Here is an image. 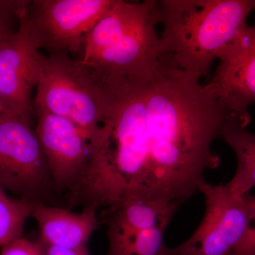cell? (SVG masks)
<instances>
[{
  "mask_svg": "<svg viewBox=\"0 0 255 255\" xmlns=\"http://www.w3.org/2000/svg\"><path fill=\"white\" fill-rule=\"evenodd\" d=\"M181 205L173 203L128 199L106 208L103 219L107 236L138 232L167 226Z\"/></svg>",
  "mask_w": 255,
  "mask_h": 255,
  "instance_id": "7c38bea8",
  "label": "cell"
},
{
  "mask_svg": "<svg viewBox=\"0 0 255 255\" xmlns=\"http://www.w3.org/2000/svg\"><path fill=\"white\" fill-rule=\"evenodd\" d=\"M158 1L115 0L87 33L79 60L95 79L139 78L153 73L162 62Z\"/></svg>",
  "mask_w": 255,
  "mask_h": 255,
  "instance_id": "3957f363",
  "label": "cell"
},
{
  "mask_svg": "<svg viewBox=\"0 0 255 255\" xmlns=\"http://www.w3.org/2000/svg\"><path fill=\"white\" fill-rule=\"evenodd\" d=\"M159 46L177 68L200 79L219 52L248 26L255 0H162Z\"/></svg>",
  "mask_w": 255,
  "mask_h": 255,
  "instance_id": "7a4b0ae2",
  "label": "cell"
},
{
  "mask_svg": "<svg viewBox=\"0 0 255 255\" xmlns=\"http://www.w3.org/2000/svg\"><path fill=\"white\" fill-rule=\"evenodd\" d=\"M93 206L82 212L41 202H31L30 216L36 220L40 231L38 241L50 246L70 249L88 250L87 244L99 227L100 221Z\"/></svg>",
  "mask_w": 255,
  "mask_h": 255,
  "instance_id": "8fae6325",
  "label": "cell"
},
{
  "mask_svg": "<svg viewBox=\"0 0 255 255\" xmlns=\"http://www.w3.org/2000/svg\"><path fill=\"white\" fill-rule=\"evenodd\" d=\"M115 0L29 1L23 18L40 48L51 54L76 53L89 31Z\"/></svg>",
  "mask_w": 255,
  "mask_h": 255,
  "instance_id": "52a82bcc",
  "label": "cell"
},
{
  "mask_svg": "<svg viewBox=\"0 0 255 255\" xmlns=\"http://www.w3.org/2000/svg\"><path fill=\"white\" fill-rule=\"evenodd\" d=\"M220 63L212 80L202 86L224 112L248 124L255 102V29L246 26L218 55Z\"/></svg>",
  "mask_w": 255,
  "mask_h": 255,
  "instance_id": "9c48e42d",
  "label": "cell"
},
{
  "mask_svg": "<svg viewBox=\"0 0 255 255\" xmlns=\"http://www.w3.org/2000/svg\"><path fill=\"white\" fill-rule=\"evenodd\" d=\"M205 214L187 241L164 255H255V197L236 196L225 185L204 182Z\"/></svg>",
  "mask_w": 255,
  "mask_h": 255,
  "instance_id": "5b68a950",
  "label": "cell"
},
{
  "mask_svg": "<svg viewBox=\"0 0 255 255\" xmlns=\"http://www.w3.org/2000/svg\"><path fill=\"white\" fill-rule=\"evenodd\" d=\"M36 88L35 110L68 119L90 143L97 141L103 122V93L79 60L64 53L43 55Z\"/></svg>",
  "mask_w": 255,
  "mask_h": 255,
  "instance_id": "277c9868",
  "label": "cell"
},
{
  "mask_svg": "<svg viewBox=\"0 0 255 255\" xmlns=\"http://www.w3.org/2000/svg\"><path fill=\"white\" fill-rule=\"evenodd\" d=\"M39 242L43 255H90L88 250L70 249V248H60V247L50 246Z\"/></svg>",
  "mask_w": 255,
  "mask_h": 255,
  "instance_id": "ac0fdd59",
  "label": "cell"
},
{
  "mask_svg": "<svg viewBox=\"0 0 255 255\" xmlns=\"http://www.w3.org/2000/svg\"><path fill=\"white\" fill-rule=\"evenodd\" d=\"M167 228L160 226L138 232L107 236V255H164L167 249L164 242Z\"/></svg>",
  "mask_w": 255,
  "mask_h": 255,
  "instance_id": "5bb4252c",
  "label": "cell"
},
{
  "mask_svg": "<svg viewBox=\"0 0 255 255\" xmlns=\"http://www.w3.org/2000/svg\"><path fill=\"white\" fill-rule=\"evenodd\" d=\"M6 196V194H5L4 190L3 188L0 186V197H4Z\"/></svg>",
  "mask_w": 255,
  "mask_h": 255,
  "instance_id": "d6986e66",
  "label": "cell"
},
{
  "mask_svg": "<svg viewBox=\"0 0 255 255\" xmlns=\"http://www.w3.org/2000/svg\"><path fill=\"white\" fill-rule=\"evenodd\" d=\"M23 14L16 31L0 42V104L1 113L30 116L43 55Z\"/></svg>",
  "mask_w": 255,
  "mask_h": 255,
  "instance_id": "30bf717a",
  "label": "cell"
},
{
  "mask_svg": "<svg viewBox=\"0 0 255 255\" xmlns=\"http://www.w3.org/2000/svg\"><path fill=\"white\" fill-rule=\"evenodd\" d=\"M37 138L49 169L53 191L65 194L73 206L86 176L91 143L68 119L36 110Z\"/></svg>",
  "mask_w": 255,
  "mask_h": 255,
  "instance_id": "ba28073f",
  "label": "cell"
},
{
  "mask_svg": "<svg viewBox=\"0 0 255 255\" xmlns=\"http://www.w3.org/2000/svg\"><path fill=\"white\" fill-rule=\"evenodd\" d=\"M31 204L7 196L0 197V248L22 236L23 226L31 213Z\"/></svg>",
  "mask_w": 255,
  "mask_h": 255,
  "instance_id": "9a60e30c",
  "label": "cell"
},
{
  "mask_svg": "<svg viewBox=\"0 0 255 255\" xmlns=\"http://www.w3.org/2000/svg\"><path fill=\"white\" fill-rule=\"evenodd\" d=\"M1 113V104H0V114Z\"/></svg>",
  "mask_w": 255,
  "mask_h": 255,
  "instance_id": "ffe728a7",
  "label": "cell"
},
{
  "mask_svg": "<svg viewBox=\"0 0 255 255\" xmlns=\"http://www.w3.org/2000/svg\"><path fill=\"white\" fill-rule=\"evenodd\" d=\"M248 124L233 114H227L221 128V137L236 153L237 169L234 177L225 184L236 196L250 194L255 186V136Z\"/></svg>",
  "mask_w": 255,
  "mask_h": 255,
  "instance_id": "4fadbf2b",
  "label": "cell"
},
{
  "mask_svg": "<svg viewBox=\"0 0 255 255\" xmlns=\"http://www.w3.org/2000/svg\"><path fill=\"white\" fill-rule=\"evenodd\" d=\"M199 80L164 55L151 75L97 80L103 93L98 141L80 193L98 210L128 199L182 206L199 192L227 114Z\"/></svg>",
  "mask_w": 255,
  "mask_h": 255,
  "instance_id": "6da1fadb",
  "label": "cell"
},
{
  "mask_svg": "<svg viewBox=\"0 0 255 255\" xmlns=\"http://www.w3.org/2000/svg\"><path fill=\"white\" fill-rule=\"evenodd\" d=\"M29 1L0 0V42L16 31V23L27 7Z\"/></svg>",
  "mask_w": 255,
  "mask_h": 255,
  "instance_id": "2e32d148",
  "label": "cell"
},
{
  "mask_svg": "<svg viewBox=\"0 0 255 255\" xmlns=\"http://www.w3.org/2000/svg\"><path fill=\"white\" fill-rule=\"evenodd\" d=\"M0 186L29 202L47 204L53 197L49 169L30 116L0 114Z\"/></svg>",
  "mask_w": 255,
  "mask_h": 255,
  "instance_id": "8992f818",
  "label": "cell"
},
{
  "mask_svg": "<svg viewBox=\"0 0 255 255\" xmlns=\"http://www.w3.org/2000/svg\"><path fill=\"white\" fill-rule=\"evenodd\" d=\"M0 255H43L39 242L21 237L1 247Z\"/></svg>",
  "mask_w": 255,
  "mask_h": 255,
  "instance_id": "e0dca14e",
  "label": "cell"
}]
</instances>
